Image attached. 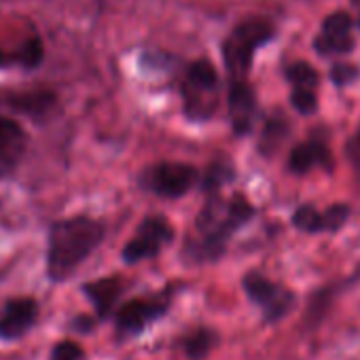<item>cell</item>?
<instances>
[{
  "label": "cell",
  "mask_w": 360,
  "mask_h": 360,
  "mask_svg": "<svg viewBox=\"0 0 360 360\" xmlns=\"http://www.w3.org/2000/svg\"><path fill=\"white\" fill-rule=\"evenodd\" d=\"M104 238L102 223L75 217L66 221H58L49 229V246H47V274L53 282L68 280L79 265L100 246Z\"/></svg>",
  "instance_id": "obj_2"
},
{
  "label": "cell",
  "mask_w": 360,
  "mask_h": 360,
  "mask_svg": "<svg viewBox=\"0 0 360 360\" xmlns=\"http://www.w3.org/2000/svg\"><path fill=\"white\" fill-rule=\"evenodd\" d=\"M286 136V123L282 119H271L267 125H265V131H263V138H261V150L263 153H269L274 148H278V144L284 140Z\"/></svg>",
  "instance_id": "obj_20"
},
{
  "label": "cell",
  "mask_w": 360,
  "mask_h": 360,
  "mask_svg": "<svg viewBox=\"0 0 360 360\" xmlns=\"http://www.w3.org/2000/svg\"><path fill=\"white\" fill-rule=\"evenodd\" d=\"M320 56H343L354 49V22L347 13H333L322 22L314 43Z\"/></svg>",
  "instance_id": "obj_9"
},
{
  "label": "cell",
  "mask_w": 360,
  "mask_h": 360,
  "mask_svg": "<svg viewBox=\"0 0 360 360\" xmlns=\"http://www.w3.org/2000/svg\"><path fill=\"white\" fill-rule=\"evenodd\" d=\"M229 115L231 125L238 136H246L252 129L257 117V98L250 85L244 81H236L229 89Z\"/></svg>",
  "instance_id": "obj_14"
},
{
  "label": "cell",
  "mask_w": 360,
  "mask_h": 360,
  "mask_svg": "<svg viewBox=\"0 0 360 360\" xmlns=\"http://www.w3.org/2000/svg\"><path fill=\"white\" fill-rule=\"evenodd\" d=\"M56 104L53 94L49 91H32V94H18L9 98V106L32 115V117H43L49 112V108Z\"/></svg>",
  "instance_id": "obj_17"
},
{
  "label": "cell",
  "mask_w": 360,
  "mask_h": 360,
  "mask_svg": "<svg viewBox=\"0 0 360 360\" xmlns=\"http://www.w3.org/2000/svg\"><path fill=\"white\" fill-rule=\"evenodd\" d=\"M83 358V349L79 343L75 341H60L53 349H51V358L49 360H81Z\"/></svg>",
  "instance_id": "obj_21"
},
{
  "label": "cell",
  "mask_w": 360,
  "mask_h": 360,
  "mask_svg": "<svg viewBox=\"0 0 360 360\" xmlns=\"http://www.w3.org/2000/svg\"><path fill=\"white\" fill-rule=\"evenodd\" d=\"M274 37V26L263 18H248L233 28V32L223 43V58L227 70L233 75L236 81L248 72L255 51L265 45Z\"/></svg>",
  "instance_id": "obj_3"
},
{
  "label": "cell",
  "mask_w": 360,
  "mask_h": 360,
  "mask_svg": "<svg viewBox=\"0 0 360 360\" xmlns=\"http://www.w3.org/2000/svg\"><path fill=\"white\" fill-rule=\"evenodd\" d=\"M217 343V335L208 328H198L185 339V352L191 358H204Z\"/></svg>",
  "instance_id": "obj_19"
},
{
  "label": "cell",
  "mask_w": 360,
  "mask_h": 360,
  "mask_svg": "<svg viewBox=\"0 0 360 360\" xmlns=\"http://www.w3.org/2000/svg\"><path fill=\"white\" fill-rule=\"evenodd\" d=\"M185 112L193 121H206L219 104V75L208 60H198L189 66L183 85Z\"/></svg>",
  "instance_id": "obj_4"
},
{
  "label": "cell",
  "mask_w": 360,
  "mask_h": 360,
  "mask_svg": "<svg viewBox=\"0 0 360 360\" xmlns=\"http://www.w3.org/2000/svg\"><path fill=\"white\" fill-rule=\"evenodd\" d=\"M286 77L292 85V94H290L292 106L301 115H311L318 108V100H316L318 72L305 62H295L288 66Z\"/></svg>",
  "instance_id": "obj_13"
},
{
  "label": "cell",
  "mask_w": 360,
  "mask_h": 360,
  "mask_svg": "<svg viewBox=\"0 0 360 360\" xmlns=\"http://www.w3.org/2000/svg\"><path fill=\"white\" fill-rule=\"evenodd\" d=\"M255 217L252 204L236 193L229 202L210 195L195 221V236L187 242V250L195 261H217L223 257L231 236Z\"/></svg>",
  "instance_id": "obj_1"
},
{
  "label": "cell",
  "mask_w": 360,
  "mask_h": 360,
  "mask_svg": "<svg viewBox=\"0 0 360 360\" xmlns=\"http://www.w3.org/2000/svg\"><path fill=\"white\" fill-rule=\"evenodd\" d=\"M174 238V229L163 217H148L140 223L136 236L125 244L121 257L125 263H138L157 257Z\"/></svg>",
  "instance_id": "obj_7"
},
{
  "label": "cell",
  "mask_w": 360,
  "mask_h": 360,
  "mask_svg": "<svg viewBox=\"0 0 360 360\" xmlns=\"http://www.w3.org/2000/svg\"><path fill=\"white\" fill-rule=\"evenodd\" d=\"M26 148L28 136L24 127L9 117H0V176H9L15 172L24 159Z\"/></svg>",
  "instance_id": "obj_12"
},
{
  "label": "cell",
  "mask_w": 360,
  "mask_h": 360,
  "mask_svg": "<svg viewBox=\"0 0 360 360\" xmlns=\"http://www.w3.org/2000/svg\"><path fill=\"white\" fill-rule=\"evenodd\" d=\"M347 153H349L352 161L356 163V167H360V131L349 140V144H347Z\"/></svg>",
  "instance_id": "obj_23"
},
{
  "label": "cell",
  "mask_w": 360,
  "mask_h": 360,
  "mask_svg": "<svg viewBox=\"0 0 360 360\" xmlns=\"http://www.w3.org/2000/svg\"><path fill=\"white\" fill-rule=\"evenodd\" d=\"M39 305L32 297L11 299L0 311V339L15 341L22 339L34 324Z\"/></svg>",
  "instance_id": "obj_11"
},
{
  "label": "cell",
  "mask_w": 360,
  "mask_h": 360,
  "mask_svg": "<svg viewBox=\"0 0 360 360\" xmlns=\"http://www.w3.org/2000/svg\"><path fill=\"white\" fill-rule=\"evenodd\" d=\"M169 307V292L150 299H134L125 303L117 314V328L123 335H138L142 333L153 320L161 318Z\"/></svg>",
  "instance_id": "obj_8"
},
{
  "label": "cell",
  "mask_w": 360,
  "mask_h": 360,
  "mask_svg": "<svg viewBox=\"0 0 360 360\" xmlns=\"http://www.w3.org/2000/svg\"><path fill=\"white\" fill-rule=\"evenodd\" d=\"M198 178V169L189 163L161 161L144 172L142 185L161 198H183L195 187Z\"/></svg>",
  "instance_id": "obj_5"
},
{
  "label": "cell",
  "mask_w": 360,
  "mask_h": 360,
  "mask_svg": "<svg viewBox=\"0 0 360 360\" xmlns=\"http://www.w3.org/2000/svg\"><path fill=\"white\" fill-rule=\"evenodd\" d=\"M352 3H354L356 7H360V0H352Z\"/></svg>",
  "instance_id": "obj_24"
},
{
  "label": "cell",
  "mask_w": 360,
  "mask_h": 360,
  "mask_svg": "<svg viewBox=\"0 0 360 360\" xmlns=\"http://www.w3.org/2000/svg\"><path fill=\"white\" fill-rule=\"evenodd\" d=\"M85 297L94 303L96 311L100 318H106L115 305V301L121 295V282L119 278H104V280H96L83 286Z\"/></svg>",
  "instance_id": "obj_16"
},
{
  "label": "cell",
  "mask_w": 360,
  "mask_h": 360,
  "mask_svg": "<svg viewBox=\"0 0 360 360\" xmlns=\"http://www.w3.org/2000/svg\"><path fill=\"white\" fill-rule=\"evenodd\" d=\"M330 77H333V81H335L337 85H347V83H352L354 79H358V70H356L354 66L339 64V66L333 68Z\"/></svg>",
  "instance_id": "obj_22"
},
{
  "label": "cell",
  "mask_w": 360,
  "mask_h": 360,
  "mask_svg": "<svg viewBox=\"0 0 360 360\" xmlns=\"http://www.w3.org/2000/svg\"><path fill=\"white\" fill-rule=\"evenodd\" d=\"M233 167L229 165V163H212L208 169H206V176H204V191L206 193H210V195H217V191L223 187V185H227V183H231L233 180Z\"/></svg>",
  "instance_id": "obj_18"
},
{
  "label": "cell",
  "mask_w": 360,
  "mask_h": 360,
  "mask_svg": "<svg viewBox=\"0 0 360 360\" xmlns=\"http://www.w3.org/2000/svg\"><path fill=\"white\" fill-rule=\"evenodd\" d=\"M242 284H244V290L250 297V301L261 307L263 318L267 322L282 320L295 303L292 290H288L286 286H282L278 282H271L269 278H265L259 271L246 274Z\"/></svg>",
  "instance_id": "obj_6"
},
{
  "label": "cell",
  "mask_w": 360,
  "mask_h": 360,
  "mask_svg": "<svg viewBox=\"0 0 360 360\" xmlns=\"http://www.w3.org/2000/svg\"><path fill=\"white\" fill-rule=\"evenodd\" d=\"M314 167L333 169V155L330 148L320 140H307L303 144H297L290 150L288 157V169L292 174H307Z\"/></svg>",
  "instance_id": "obj_15"
},
{
  "label": "cell",
  "mask_w": 360,
  "mask_h": 360,
  "mask_svg": "<svg viewBox=\"0 0 360 360\" xmlns=\"http://www.w3.org/2000/svg\"><path fill=\"white\" fill-rule=\"evenodd\" d=\"M349 217V206L335 204L324 212H318L314 206H299L292 214V225L305 233H333L339 231Z\"/></svg>",
  "instance_id": "obj_10"
}]
</instances>
